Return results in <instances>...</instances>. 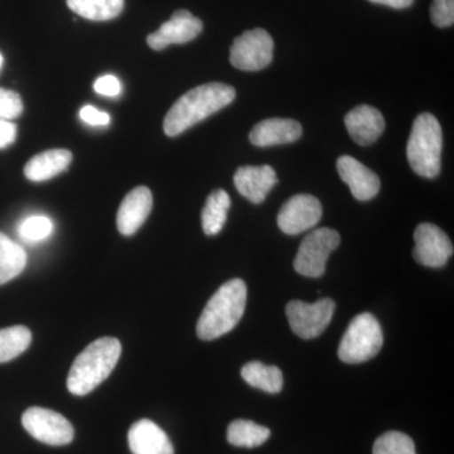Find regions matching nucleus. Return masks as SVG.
Here are the masks:
<instances>
[{"instance_id":"obj_14","label":"nucleus","mask_w":454,"mask_h":454,"mask_svg":"<svg viewBox=\"0 0 454 454\" xmlns=\"http://www.w3.org/2000/svg\"><path fill=\"white\" fill-rule=\"evenodd\" d=\"M153 207V196L148 187L131 190L122 200L116 216V226L124 236H131L142 227Z\"/></svg>"},{"instance_id":"obj_3","label":"nucleus","mask_w":454,"mask_h":454,"mask_svg":"<svg viewBox=\"0 0 454 454\" xmlns=\"http://www.w3.org/2000/svg\"><path fill=\"white\" fill-rule=\"evenodd\" d=\"M247 289L244 280L223 283L206 304L197 322V336L203 340L219 339L234 330L243 318Z\"/></svg>"},{"instance_id":"obj_31","label":"nucleus","mask_w":454,"mask_h":454,"mask_svg":"<svg viewBox=\"0 0 454 454\" xmlns=\"http://www.w3.org/2000/svg\"><path fill=\"white\" fill-rule=\"evenodd\" d=\"M80 118L86 124L92 127H106L110 122V115L107 113L100 112L97 107L91 106H83L80 112Z\"/></svg>"},{"instance_id":"obj_8","label":"nucleus","mask_w":454,"mask_h":454,"mask_svg":"<svg viewBox=\"0 0 454 454\" xmlns=\"http://www.w3.org/2000/svg\"><path fill=\"white\" fill-rule=\"evenodd\" d=\"M336 303L330 298L304 303L301 301H289L286 317L293 333L301 339L312 340L324 333L333 319Z\"/></svg>"},{"instance_id":"obj_28","label":"nucleus","mask_w":454,"mask_h":454,"mask_svg":"<svg viewBox=\"0 0 454 454\" xmlns=\"http://www.w3.org/2000/svg\"><path fill=\"white\" fill-rule=\"evenodd\" d=\"M22 113V98L12 90L0 89V119L13 121Z\"/></svg>"},{"instance_id":"obj_10","label":"nucleus","mask_w":454,"mask_h":454,"mask_svg":"<svg viewBox=\"0 0 454 454\" xmlns=\"http://www.w3.org/2000/svg\"><path fill=\"white\" fill-rule=\"evenodd\" d=\"M414 259L428 268H442L453 255V244L437 225L424 223L415 229Z\"/></svg>"},{"instance_id":"obj_20","label":"nucleus","mask_w":454,"mask_h":454,"mask_svg":"<svg viewBox=\"0 0 454 454\" xmlns=\"http://www.w3.org/2000/svg\"><path fill=\"white\" fill-rule=\"evenodd\" d=\"M241 376L250 387L265 393L278 394L283 389L282 370L277 366H267L259 361H252L241 369Z\"/></svg>"},{"instance_id":"obj_9","label":"nucleus","mask_w":454,"mask_h":454,"mask_svg":"<svg viewBox=\"0 0 454 454\" xmlns=\"http://www.w3.org/2000/svg\"><path fill=\"white\" fill-rule=\"evenodd\" d=\"M22 424L33 438L49 446H66L74 441L73 424L64 415L50 409L29 408L23 414Z\"/></svg>"},{"instance_id":"obj_22","label":"nucleus","mask_w":454,"mask_h":454,"mask_svg":"<svg viewBox=\"0 0 454 454\" xmlns=\"http://www.w3.org/2000/svg\"><path fill=\"white\" fill-rule=\"evenodd\" d=\"M26 265L25 249L0 232V286L20 276L25 270Z\"/></svg>"},{"instance_id":"obj_17","label":"nucleus","mask_w":454,"mask_h":454,"mask_svg":"<svg viewBox=\"0 0 454 454\" xmlns=\"http://www.w3.org/2000/svg\"><path fill=\"white\" fill-rule=\"evenodd\" d=\"M301 133L303 129L297 121L271 118L258 122L250 131L249 139L252 145L265 148L297 142Z\"/></svg>"},{"instance_id":"obj_33","label":"nucleus","mask_w":454,"mask_h":454,"mask_svg":"<svg viewBox=\"0 0 454 454\" xmlns=\"http://www.w3.org/2000/svg\"><path fill=\"white\" fill-rule=\"evenodd\" d=\"M376 4L387 5V7L394 9H404L411 7L414 0H370Z\"/></svg>"},{"instance_id":"obj_23","label":"nucleus","mask_w":454,"mask_h":454,"mask_svg":"<svg viewBox=\"0 0 454 454\" xmlns=\"http://www.w3.org/2000/svg\"><path fill=\"white\" fill-rule=\"evenodd\" d=\"M68 8L89 20H114L124 9V0H66Z\"/></svg>"},{"instance_id":"obj_15","label":"nucleus","mask_w":454,"mask_h":454,"mask_svg":"<svg viewBox=\"0 0 454 454\" xmlns=\"http://www.w3.org/2000/svg\"><path fill=\"white\" fill-rule=\"evenodd\" d=\"M236 190L253 203H262L278 184L276 170L270 166H244L234 176Z\"/></svg>"},{"instance_id":"obj_26","label":"nucleus","mask_w":454,"mask_h":454,"mask_svg":"<svg viewBox=\"0 0 454 454\" xmlns=\"http://www.w3.org/2000/svg\"><path fill=\"white\" fill-rule=\"evenodd\" d=\"M373 454H417L413 439L402 432H387L376 439Z\"/></svg>"},{"instance_id":"obj_13","label":"nucleus","mask_w":454,"mask_h":454,"mask_svg":"<svg viewBox=\"0 0 454 454\" xmlns=\"http://www.w3.org/2000/svg\"><path fill=\"white\" fill-rule=\"evenodd\" d=\"M337 170L358 201H369L380 191L379 176L351 155H342L337 160Z\"/></svg>"},{"instance_id":"obj_19","label":"nucleus","mask_w":454,"mask_h":454,"mask_svg":"<svg viewBox=\"0 0 454 454\" xmlns=\"http://www.w3.org/2000/svg\"><path fill=\"white\" fill-rule=\"evenodd\" d=\"M71 162L73 153L67 149H49L28 160L25 175L32 182L49 181L67 169Z\"/></svg>"},{"instance_id":"obj_5","label":"nucleus","mask_w":454,"mask_h":454,"mask_svg":"<svg viewBox=\"0 0 454 454\" xmlns=\"http://www.w3.org/2000/svg\"><path fill=\"white\" fill-rule=\"evenodd\" d=\"M384 343L381 325L372 313H361L352 319L340 340L339 357L346 364H361L372 360Z\"/></svg>"},{"instance_id":"obj_2","label":"nucleus","mask_w":454,"mask_h":454,"mask_svg":"<svg viewBox=\"0 0 454 454\" xmlns=\"http://www.w3.org/2000/svg\"><path fill=\"white\" fill-rule=\"evenodd\" d=\"M121 355V340L103 337L90 343L74 361L67 378V389L85 396L109 378Z\"/></svg>"},{"instance_id":"obj_12","label":"nucleus","mask_w":454,"mask_h":454,"mask_svg":"<svg viewBox=\"0 0 454 454\" xmlns=\"http://www.w3.org/2000/svg\"><path fill=\"white\" fill-rule=\"evenodd\" d=\"M203 23L186 9L175 12L168 22L163 23L158 31L146 38L152 50L162 51L170 44H184L195 40L202 32Z\"/></svg>"},{"instance_id":"obj_18","label":"nucleus","mask_w":454,"mask_h":454,"mask_svg":"<svg viewBox=\"0 0 454 454\" xmlns=\"http://www.w3.org/2000/svg\"><path fill=\"white\" fill-rule=\"evenodd\" d=\"M128 442L133 454H175L168 435L149 419L138 420L131 426Z\"/></svg>"},{"instance_id":"obj_34","label":"nucleus","mask_w":454,"mask_h":454,"mask_svg":"<svg viewBox=\"0 0 454 454\" xmlns=\"http://www.w3.org/2000/svg\"><path fill=\"white\" fill-rule=\"evenodd\" d=\"M3 61H4V59H3L2 53H0V68H2Z\"/></svg>"},{"instance_id":"obj_29","label":"nucleus","mask_w":454,"mask_h":454,"mask_svg":"<svg viewBox=\"0 0 454 454\" xmlns=\"http://www.w3.org/2000/svg\"><path fill=\"white\" fill-rule=\"evenodd\" d=\"M432 22L439 28H447L454 23V0H433L430 7Z\"/></svg>"},{"instance_id":"obj_6","label":"nucleus","mask_w":454,"mask_h":454,"mask_svg":"<svg viewBox=\"0 0 454 454\" xmlns=\"http://www.w3.org/2000/svg\"><path fill=\"white\" fill-rule=\"evenodd\" d=\"M340 243V234L336 230L321 227L309 232L301 241L295 255V271L309 278L324 276L327 260L331 253L339 247Z\"/></svg>"},{"instance_id":"obj_1","label":"nucleus","mask_w":454,"mask_h":454,"mask_svg":"<svg viewBox=\"0 0 454 454\" xmlns=\"http://www.w3.org/2000/svg\"><path fill=\"white\" fill-rule=\"evenodd\" d=\"M235 98V89L226 83L210 82L197 86L182 95L170 107L164 118V133L168 137H177L230 106Z\"/></svg>"},{"instance_id":"obj_27","label":"nucleus","mask_w":454,"mask_h":454,"mask_svg":"<svg viewBox=\"0 0 454 454\" xmlns=\"http://www.w3.org/2000/svg\"><path fill=\"white\" fill-rule=\"evenodd\" d=\"M53 223L52 221L46 216L35 215V216L28 217L20 223L18 227L20 238L28 243H38V241L44 240L52 234Z\"/></svg>"},{"instance_id":"obj_25","label":"nucleus","mask_w":454,"mask_h":454,"mask_svg":"<svg viewBox=\"0 0 454 454\" xmlns=\"http://www.w3.org/2000/svg\"><path fill=\"white\" fill-rule=\"evenodd\" d=\"M32 342V333L25 325L0 330V364L22 355Z\"/></svg>"},{"instance_id":"obj_11","label":"nucleus","mask_w":454,"mask_h":454,"mask_svg":"<svg viewBox=\"0 0 454 454\" xmlns=\"http://www.w3.org/2000/svg\"><path fill=\"white\" fill-rule=\"evenodd\" d=\"M322 217V205L312 195L293 196L278 215V226L288 235H298L312 229Z\"/></svg>"},{"instance_id":"obj_32","label":"nucleus","mask_w":454,"mask_h":454,"mask_svg":"<svg viewBox=\"0 0 454 454\" xmlns=\"http://www.w3.org/2000/svg\"><path fill=\"white\" fill-rule=\"evenodd\" d=\"M17 137V125L14 122L0 119V149L13 145Z\"/></svg>"},{"instance_id":"obj_7","label":"nucleus","mask_w":454,"mask_h":454,"mask_svg":"<svg viewBox=\"0 0 454 454\" xmlns=\"http://www.w3.org/2000/svg\"><path fill=\"white\" fill-rule=\"evenodd\" d=\"M274 41L265 29L255 28L235 38L230 62L241 71H260L273 61Z\"/></svg>"},{"instance_id":"obj_16","label":"nucleus","mask_w":454,"mask_h":454,"mask_svg":"<svg viewBox=\"0 0 454 454\" xmlns=\"http://www.w3.org/2000/svg\"><path fill=\"white\" fill-rule=\"evenodd\" d=\"M345 125L358 145L367 146L375 143L384 133L385 119L375 107L358 106L345 116Z\"/></svg>"},{"instance_id":"obj_21","label":"nucleus","mask_w":454,"mask_h":454,"mask_svg":"<svg viewBox=\"0 0 454 454\" xmlns=\"http://www.w3.org/2000/svg\"><path fill=\"white\" fill-rule=\"evenodd\" d=\"M231 200L223 190L212 191L210 196L206 200L203 207L201 220L203 232L208 236L219 234L227 220Z\"/></svg>"},{"instance_id":"obj_30","label":"nucleus","mask_w":454,"mask_h":454,"mask_svg":"<svg viewBox=\"0 0 454 454\" xmlns=\"http://www.w3.org/2000/svg\"><path fill=\"white\" fill-rule=\"evenodd\" d=\"M95 91L104 97L115 98L121 92V85L119 80L113 74L98 77L94 83Z\"/></svg>"},{"instance_id":"obj_24","label":"nucleus","mask_w":454,"mask_h":454,"mask_svg":"<svg viewBox=\"0 0 454 454\" xmlns=\"http://www.w3.org/2000/svg\"><path fill=\"white\" fill-rule=\"evenodd\" d=\"M269 437H270V430L252 420H234L227 428V441L236 447H259L264 444Z\"/></svg>"},{"instance_id":"obj_4","label":"nucleus","mask_w":454,"mask_h":454,"mask_svg":"<svg viewBox=\"0 0 454 454\" xmlns=\"http://www.w3.org/2000/svg\"><path fill=\"white\" fill-rule=\"evenodd\" d=\"M442 127L433 114L423 113L414 121L406 146L411 169L424 178H435L441 172Z\"/></svg>"}]
</instances>
